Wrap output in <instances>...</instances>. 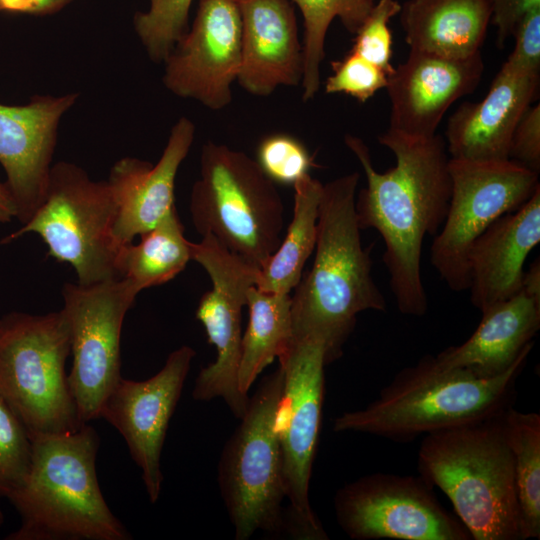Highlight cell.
<instances>
[{
  "label": "cell",
  "mask_w": 540,
  "mask_h": 540,
  "mask_svg": "<svg viewBox=\"0 0 540 540\" xmlns=\"http://www.w3.org/2000/svg\"><path fill=\"white\" fill-rule=\"evenodd\" d=\"M344 142L366 176L355 200L358 225L375 229L383 239V261L398 310L423 316L428 309L421 275L423 242L439 232L451 197L445 140L437 134L414 138L388 129L379 142L394 154L396 164L386 172L374 168L361 138L348 134Z\"/></svg>",
  "instance_id": "obj_1"
},
{
  "label": "cell",
  "mask_w": 540,
  "mask_h": 540,
  "mask_svg": "<svg viewBox=\"0 0 540 540\" xmlns=\"http://www.w3.org/2000/svg\"><path fill=\"white\" fill-rule=\"evenodd\" d=\"M359 178L352 172L323 184L313 265L291 296L292 339L321 340L328 364L341 356L359 313L387 309L371 274V248L361 241Z\"/></svg>",
  "instance_id": "obj_2"
},
{
  "label": "cell",
  "mask_w": 540,
  "mask_h": 540,
  "mask_svg": "<svg viewBox=\"0 0 540 540\" xmlns=\"http://www.w3.org/2000/svg\"><path fill=\"white\" fill-rule=\"evenodd\" d=\"M529 354L502 374L484 377L442 368L428 355L402 369L366 407L335 418V432H358L398 442L494 417L513 406L516 381Z\"/></svg>",
  "instance_id": "obj_3"
},
{
  "label": "cell",
  "mask_w": 540,
  "mask_h": 540,
  "mask_svg": "<svg viewBox=\"0 0 540 540\" xmlns=\"http://www.w3.org/2000/svg\"><path fill=\"white\" fill-rule=\"evenodd\" d=\"M24 483L8 499L21 518L9 540H129L112 513L96 474L99 437L88 425L36 435Z\"/></svg>",
  "instance_id": "obj_4"
},
{
  "label": "cell",
  "mask_w": 540,
  "mask_h": 540,
  "mask_svg": "<svg viewBox=\"0 0 540 540\" xmlns=\"http://www.w3.org/2000/svg\"><path fill=\"white\" fill-rule=\"evenodd\" d=\"M504 412L426 434L419 447V475L447 496L472 540H522Z\"/></svg>",
  "instance_id": "obj_5"
},
{
  "label": "cell",
  "mask_w": 540,
  "mask_h": 540,
  "mask_svg": "<svg viewBox=\"0 0 540 540\" xmlns=\"http://www.w3.org/2000/svg\"><path fill=\"white\" fill-rule=\"evenodd\" d=\"M189 210L197 233L260 269L280 245L284 206L275 183L256 160L224 144L203 145Z\"/></svg>",
  "instance_id": "obj_6"
},
{
  "label": "cell",
  "mask_w": 540,
  "mask_h": 540,
  "mask_svg": "<svg viewBox=\"0 0 540 540\" xmlns=\"http://www.w3.org/2000/svg\"><path fill=\"white\" fill-rule=\"evenodd\" d=\"M70 354L63 310L45 315L12 312L0 318V396L31 438L84 425L65 369Z\"/></svg>",
  "instance_id": "obj_7"
},
{
  "label": "cell",
  "mask_w": 540,
  "mask_h": 540,
  "mask_svg": "<svg viewBox=\"0 0 540 540\" xmlns=\"http://www.w3.org/2000/svg\"><path fill=\"white\" fill-rule=\"evenodd\" d=\"M116 203L107 180H92L80 166L52 165L42 201L31 218L2 239L10 243L28 233L40 236L48 254L70 264L79 284L122 278L112 230Z\"/></svg>",
  "instance_id": "obj_8"
},
{
  "label": "cell",
  "mask_w": 540,
  "mask_h": 540,
  "mask_svg": "<svg viewBox=\"0 0 540 540\" xmlns=\"http://www.w3.org/2000/svg\"><path fill=\"white\" fill-rule=\"evenodd\" d=\"M282 387L279 366L261 380L221 453L218 483L236 540L257 531L286 534L282 459L274 429Z\"/></svg>",
  "instance_id": "obj_9"
},
{
  "label": "cell",
  "mask_w": 540,
  "mask_h": 540,
  "mask_svg": "<svg viewBox=\"0 0 540 540\" xmlns=\"http://www.w3.org/2000/svg\"><path fill=\"white\" fill-rule=\"evenodd\" d=\"M283 371L274 429L279 441L286 498V534L295 539H328L309 500L324 396V367L328 364L321 340L292 339L278 357Z\"/></svg>",
  "instance_id": "obj_10"
},
{
  "label": "cell",
  "mask_w": 540,
  "mask_h": 540,
  "mask_svg": "<svg viewBox=\"0 0 540 540\" xmlns=\"http://www.w3.org/2000/svg\"><path fill=\"white\" fill-rule=\"evenodd\" d=\"M448 211L430 247V262L453 291L468 290V253L499 217L519 209L540 188L537 172L510 159L449 158Z\"/></svg>",
  "instance_id": "obj_11"
},
{
  "label": "cell",
  "mask_w": 540,
  "mask_h": 540,
  "mask_svg": "<svg viewBox=\"0 0 540 540\" xmlns=\"http://www.w3.org/2000/svg\"><path fill=\"white\" fill-rule=\"evenodd\" d=\"M62 294L73 358L68 382L86 424L99 418L104 400L122 378L121 330L138 291L122 277L91 285L66 283Z\"/></svg>",
  "instance_id": "obj_12"
},
{
  "label": "cell",
  "mask_w": 540,
  "mask_h": 540,
  "mask_svg": "<svg viewBox=\"0 0 540 540\" xmlns=\"http://www.w3.org/2000/svg\"><path fill=\"white\" fill-rule=\"evenodd\" d=\"M422 476L376 472L340 488L334 510L355 540H472L456 515L438 501Z\"/></svg>",
  "instance_id": "obj_13"
},
{
  "label": "cell",
  "mask_w": 540,
  "mask_h": 540,
  "mask_svg": "<svg viewBox=\"0 0 540 540\" xmlns=\"http://www.w3.org/2000/svg\"><path fill=\"white\" fill-rule=\"evenodd\" d=\"M191 257L205 269L212 282V289L199 300L196 318L217 353L215 361L197 375L192 395L198 401L222 398L240 419L250 400L238 386L242 309L247 304L249 289L256 286L260 268L232 253L210 235L191 244Z\"/></svg>",
  "instance_id": "obj_14"
},
{
  "label": "cell",
  "mask_w": 540,
  "mask_h": 540,
  "mask_svg": "<svg viewBox=\"0 0 540 540\" xmlns=\"http://www.w3.org/2000/svg\"><path fill=\"white\" fill-rule=\"evenodd\" d=\"M163 63V84L171 93L211 110L226 108L241 65L237 1L199 0L191 27Z\"/></svg>",
  "instance_id": "obj_15"
},
{
  "label": "cell",
  "mask_w": 540,
  "mask_h": 540,
  "mask_svg": "<svg viewBox=\"0 0 540 540\" xmlns=\"http://www.w3.org/2000/svg\"><path fill=\"white\" fill-rule=\"evenodd\" d=\"M196 352L184 345L169 354L162 369L144 381L123 377L103 402L99 418L125 439L131 458L141 469L151 503L160 496L163 475L161 452Z\"/></svg>",
  "instance_id": "obj_16"
},
{
  "label": "cell",
  "mask_w": 540,
  "mask_h": 540,
  "mask_svg": "<svg viewBox=\"0 0 540 540\" xmlns=\"http://www.w3.org/2000/svg\"><path fill=\"white\" fill-rule=\"evenodd\" d=\"M78 97L77 92H71L36 95L24 105L0 103V164L22 224L42 201L60 121Z\"/></svg>",
  "instance_id": "obj_17"
},
{
  "label": "cell",
  "mask_w": 540,
  "mask_h": 540,
  "mask_svg": "<svg viewBox=\"0 0 540 540\" xmlns=\"http://www.w3.org/2000/svg\"><path fill=\"white\" fill-rule=\"evenodd\" d=\"M483 71L481 52L450 58L410 50L388 77L389 130L414 138L433 137L446 111L476 89Z\"/></svg>",
  "instance_id": "obj_18"
},
{
  "label": "cell",
  "mask_w": 540,
  "mask_h": 540,
  "mask_svg": "<svg viewBox=\"0 0 540 540\" xmlns=\"http://www.w3.org/2000/svg\"><path fill=\"white\" fill-rule=\"evenodd\" d=\"M195 137V125L180 117L156 164L124 157L107 179L116 203L112 235L118 248L150 231L175 208V180Z\"/></svg>",
  "instance_id": "obj_19"
},
{
  "label": "cell",
  "mask_w": 540,
  "mask_h": 540,
  "mask_svg": "<svg viewBox=\"0 0 540 540\" xmlns=\"http://www.w3.org/2000/svg\"><path fill=\"white\" fill-rule=\"evenodd\" d=\"M241 16V65L237 81L248 93L269 96L298 86L303 48L291 0H236Z\"/></svg>",
  "instance_id": "obj_20"
},
{
  "label": "cell",
  "mask_w": 540,
  "mask_h": 540,
  "mask_svg": "<svg viewBox=\"0 0 540 540\" xmlns=\"http://www.w3.org/2000/svg\"><path fill=\"white\" fill-rule=\"evenodd\" d=\"M539 75L501 67L480 102H464L450 116L446 149L450 158L470 161L509 159L514 129L535 99Z\"/></svg>",
  "instance_id": "obj_21"
},
{
  "label": "cell",
  "mask_w": 540,
  "mask_h": 540,
  "mask_svg": "<svg viewBox=\"0 0 540 540\" xmlns=\"http://www.w3.org/2000/svg\"><path fill=\"white\" fill-rule=\"evenodd\" d=\"M540 241V188L519 209L496 219L468 253L471 303L480 312L521 290L524 263Z\"/></svg>",
  "instance_id": "obj_22"
},
{
  "label": "cell",
  "mask_w": 540,
  "mask_h": 540,
  "mask_svg": "<svg viewBox=\"0 0 540 540\" xmlns=\"http://www.w3.org/2000/svg\"><path fill=\"white\" fill-rule=\"evenodd\" d=\"M482 313L472 335L462 344L434 356L442 368H460L491 377L507 371L519 358L530 354L540 328V301L522 290Z\"/></svg>",
  "instance_id": "obj_23"
},
{
  "label": "cell",
  "mask_w": 540,
  "mask_h": 540,
  "mask_svg": "<svg viewBox=\"0 0 540 540\" xmlns=\"http://www.w3.org/2000/svg\"><path fill=\"white\" fill-rule=\"evenodd\" d=\"M401 24L410 50L467 58L484 42L492 16L491 0H409Z\"/></svg>",
  "instance_id": "obj_24"
},
{
  "label": "cell",
  "mask_w": 540,
  "mask_h": 540,
  "mask_svg": "<svg viewBox=\"0 0 540 540\" xmlns=\"http://www.w3.org/2000/svg\"><path fill=\"white\" fill-rule=\"evenodd\" d=\"M323 184L310 174L294 183V210L286 236L260 269L256 287L290 294L302 278L305 263L315 249Z\"/></svg>",
  "instance_id": "obj_25"
},
{
  "label": "cell",
  "mask_w": 540,
  "mask_h": 540,
  "mask_svg": "<svg viewBox=\"0 0 540 540\" xmlns=\"http://www.w3.org/2000/svg\"><path fill=\"white\" fill-rule=\"evenodd\" d=\"M249 323L242 336L238 386L242 393L275 358L283 354L293 338L291 295L249 289Z\"/></svg>",
  "instance_id": "obj_26"
},
{
  "label": "cell",
  "mask_w": 540,
  "mask_h": 540,
  "mask_svg": "<svg viewBox=\"0 0 540 540\" xmlns=\"http://www.w3.org/2000/svg\"><path fill=\"white\" fill-rule=\"evenodd\" d=\"M191 244L176 209L141 235L138 244L123 245L117 264L121 277L138 291L164 284L182 272L192 260Z\"/></svg>",
  "instance_id": "obj_27"
},
{
  "label": "cell",
  "mask_w": 540,
  "mask_h": 540,
  "mask_svg": "<svg viewBox=\"0 0 540 540\" xmlns=\"http://www.w3.org/2000/svg\"><path fill=\"white\" fill-rule=\"evenodd\" d=\"M513 454L522 540L540 538V415L512 407L504 412Z\"/></svg>",
  "instance_id": "obj_28"
},
{
  "label": "cell",
  "mask_w": 540,
  "mask_h": 540,
  "mask_svg": "<svg viewBox=\"0 0 540 540\" xmlns=\"http://www.w3.org/2000/svg\"><path fill=\"white\" fill-rule=\"evenodd\" d=\"M299 8L304 22L302 100H312L320 88L321 63L330 24L339 18L355 33L374 2L368 0H291Z\"/></svg>",
  "instance_id": "obj_29"
},
{
  "label": "cell",
  "mask_w": 540,
  "mask_h": 540,
  "mask_svg": "<svg viewBox=\"0 0 540 540\" xmlns=\"http://www.w3.org/2000/svg\"><path fill=\"white\" fill-rule=\"evenodd\" d=\"M149 7L134 16L135 32L149 58L163 63L188 30L193 0H148Z\"/></svg>",
  "instance_id": "obj_30"
},
{
  "label": "cell",
  "mask_w": 540,
  "mask_h": 540,
  "mask_svg": "<svg viewBox=\"0 0 540 540\" xmlns=\"http://www.w3.org/2000/svg\"><path fill=\"white\" fill-rule=\"evenodd\" d=\"M32 439L18 416L0 396V497L8 498L25 481Z\"/></svg>",
  "instance_id": "obj_31"
},
{
  "label": "cell",
  "mask_w": 540,
  "mask_h": 540,
  "mask_svg": "<svg viewBox=\"0 0 540 540\" xmlns=\"http://www.w3.org/2000/svg\"><path fill=\"white\" fill-rule=\"evenodd\" d=\"M256 161L275 184L284 185H294L316 167L304 143L287 133H273L262 138Z\"/></svg>",
  "instance_id": "obj_32"
},
{
  "label": "cell",
  "mask_w": 540,
  "mask_h": 540,
  "mask_svg": "<svg viewBox=\"0 0 540 540\" xmlns=\"http://www.w3.org/2000/svg\"><path fill=\"white\" fill-rule=\"evenodd\" d=\"M401 10L397 0H377L354 33L351 51L383 69L388 76L394 71L391 65L392 33L389 21Z\"/></svg>",
  "instance_id": "obj_33"
},
{
  "label": "cell",
  "mask_w": 540,
  "mask_h": 540,
  "mask_svg": "<svg viewBox=\"0 0 540 540\" xmlns=\"http://www.w3.org/2000/svg\"><path fill=\"white\" fill-rule=\"evenodd\" d=\"M331 68L324 86L327 94L342 93L364 103L387 86L388 74L351 50L342 59L332 61Z\"/></svg>",
  "instance_id": "obj_34"
},
{
  "label": "cell",
  "mask_w": 540,
  "mask_h": 540,
  "mask_svg": "<svg viewBox=\"0 0 540 540\" xmlns=\"http://www.w3.org/2000/svg\"><path fill=\"white\" fill-rule=\"evenodd\" d=\"M515 46L502 68L521 74L539 75L540 9L530 12L514 31Z\"/></svg>",
  "instance_id": "obj_35"
},
{
  "label": "cell",
  "mask_w": 540,
  "mask_h": 540,
  "mask_svg": "<svg viewBox=\"0 0 540 540\" xmlns=\"http://www.w3.org/2000/svg\"><path fill=\"white\" fill-rule=\"evenodd\" d=\"M509 159L537 173L540 170V105H530L518 121L510 143Z\"/></svg>",
  "instance_id": "obj_36"
},
{
  "label": "cell",
  "mask_w": 540,
  "mask_h": 540,
  "mask_svg": "<svg viewBox=\"0 0 540 540\" xmlns=\"http://www.w3.org/2000/svg\"><path fill=\"white\" fill-rule=\"evenodd\" d=\"M491 3V21L497 28L496 44L500 48L530 12L540 9V0H491Z\"/></svg>",
  "instance_id": "obj_37"
},
{
  "label": "cell",
  "mask_w": 540,
  "mask_h": 540,
  "mask_svg": "<svg viewBox=\"0 0 540 540\" xmlns=\"http://www.w3.org/2000/svg\"><path fill=\"white\" fill-rule=\"evenodd\" d=\"M75 0H0V13L46 16L57 13Z\"/></svg>",
  "instance_id": "obj_38"
},
{
  "label": "cell",
  "mask_w": 540,
  "mask_h": 540,
  "mask_svg": "<svg viewBox=\"0 0 540 540\" xmlns=\"http://www.w3.org/2000/svg\"><path fill=\"white\" fill-rule=\"evenodd\" d=\"M521 290L531 298L540 301V262L535 260L524 271Z\"/></svg>",
  "instance_id": "obj_39"
},
{
  "label": "cell",
  "mask_w": 540,
  "mask_h": 540,
  "mask_svg": "<svg viewBox=\"0 0 540 540\" xmlns=\"http://www.w3.org/2000/svg\"><path fill=\"white\" fill-rule=\"evenodd\" d=\"M17 218V208L7 185L0 181V223Z\"/></svg>",
  "instance_id": "obj_40"
},
{
  "label": "cell",
  "mask_w": 540,
  "mask_h": 540,
  "mask_svg": "<svg viewBox=\"0 0 540 540\" xmlns=\"http://www.w3.org/2000/svg\"><path fill=\"white\" fill-rule=\"evenodd\" d=\"M3 522V514L2 512L0 511V524Z\"/></svg>",
  "instance_id": "obj_41"
},
{
  "label": "cell",
  "mask_w": 540,
  "mask_h": 540,
  "mask_svg": "<svg viewBox=\"0 0 540 540\" xmlns=\"http://www.w3.org/2000/svg\"><path fill=\"white\" fill-rule=\"evenodd\" d=\"M368 1L375 2L376 0H368Z\"/></svg>",
  "instance_id": "obj_42"
}]
</instances>
